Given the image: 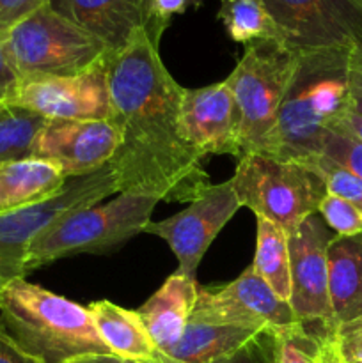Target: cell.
<instances>
[{
  "label": "cell",
  "instance_id": "obj_32",
  "mask_svg": "<svg viewBox=\"0 0 362 363\" xmlns=\"http://www.w3.org/2000/svg\"><path fill=\"white\" fill-rule=\"evenodd\" d=\"M348 108L362 116V48L351 50L348 66Z\"/></svg>",
  "mask_w": 362,
  "mask_h": 363
},
{
  "label": "cell",
  "instance_id": "obj_40",
  "mask_svg": "<svg viewBox=\"0 0 362 363\" xmlns=\"http://www.w3.org/2000/svg\"><path fill=\"white\" fill-rule=\"evenodd\" d=\"M148 362H149V363H162V362H160V358H158V353H156L155 357H153L151 360H148Z\"/></svg>",
  "mask_w": 362,
  "mask_h": 363
},
{
  "label": "cell",
  "instance_id": "obj_41",
  "mask_svg": "<svg viewBox=\"0 0 362 363\" xmlns=\"http://www.w3.org/2000/svg\"><path fill=\"white\" fill-rule=\"evenodd\" d=\"M123 363H149V362H141V360H123Z\"/></svg>",
  "mask_w": 362,
  "mask_h": 363
},
{
  "label": "cell",
  "instance_id": "obj_15",
  "mask_svg": "<svg viewBox=\"0 0 362 363\" xmlns=\"http://www.w3.org/2000/svg\"><path fill=\"white\" fill-rule=\"evenodd\" d=\"M180 130L202 158L231 155L241 158L240 116L226 82L185 89L180 108Z\"/></svg>",
  "mask_w": 362,
  "mask_h": 363
},
{
  "label": "cell",
  "instance_id": "obj_13",
  "mask_svg": "<svg viewBox=\"0 0 362 363\" xmlns=\"http://www.w3.org/2000/svg\"><path fill=\"white\" fill-rule=\"evenodd\" d=\"M229 181L212 184L187 209L160 222H149L144 233L162 238L177 259V273L195 279L206 250L240 209Z\"/></svg>",
  "mask_w": 362,
  "mask_h": 363
},
{
  "label": "cell",
  "instance_id": "obj_31",
  "mask_svg": "<svg viewBox=\"0 0 362 363\" xmlns=\"http://www.w3.org/2000/svg\"><path fill=\"white\" fill-rule=\"evenodd\" d=\"M48 2L50 0H0V34L9 32Z\"/></svg>",
  "mask_w": 362,
  "mask_h": 363
},
{
  "label": "cell",
  "instance_id": "obj_36",
  "mask_svg": "<svg viewBox=\"0 0 362 363\" xmlns=\"http://www.w3.org/2000/svg\"><path fill=\"white\" fill-rule=\"evenodd\" d=\"M329 130L339 131V133H344L348 135V137H353L355 140L362 142V116L353 112V110L346 108L332 124H330Z\"/></svg>",
  "mask_w": 362,
  "mask_h": 363
},
{
  "label": "cell",
  "instance_id": "obj_24",
  "mask_svg": "<svg viewBox=\"0 0 362 363\" xmlns=\"http://www.w3.org/2000/svg\"><path fill=\"white\" fill-rule=\"evenodd\" d=\"M48 119L18 106L0 108V163L31 158L35 137Z\"/></svg>",
  "mask_w": 362,
  "mask_h": 363
},
{
  "label": "cell",
  "instance_id": "obj_8",
  "mask_svg": "<svg viewBox=\"0 0 362 363\" xmlns=\"http://www.w3.org/2000/svg\"><path fill=\"white\" fill-rule=\"evenodd\" d=\"M119 194L110 163L98 172L71 177L62 190L38 204L0 213V291L14 280L25 279V262L35 238L60 216Z\"/></svg>",
  "mask_w": 362,
  "mask_h": 363
},
{
  "label": "cell",
  "instance_id": "obj_19",
  "mask_svg": "<svg viewBox=\"0 0 362 363\" xmlns=\"http://www.w3.org/2000/svg\"><path fill=\"white\" fill-rule=\"evenodd\" d=\"M66 181L55 163L41 158L0 163V213L48 201L62 190Z\"/></svg>",
  "mask_w": 362,
  "mask_h": 363
},
{
  "label": "cell",
  "instance_id": "obj_39",
  "mask_svg": "<svg viewBox=\"0 0 362 363\" xmlns=\"http://www.w3.org/2000/svg\"><path fill=\"white\" fill-rule=\"evenodd\" d=\"M158 358H160V362H162V363H181V362L172 360V358L165 357V354H162V353H158Z\"/></svg>",
  "mask_w": 362,
  "mask_h": 363
},
{
  "label": "cell",
  "instance_id": "obj_28",
  "mask_svg": "<svg viewBox=\"0 0 362 363\" xmlns=\"http://www.w3.org/2000/svg\"><path fill=\"white\" fill-rule=\"evenodd\" d=\"M322 155L362 177V142L353 137L327 130L322 140Z\"/></svg>",
  "mask_w": 362,
  "mask_h": 363
},
{
  "label": "cell",
  "instance_id": "obj_21",
  "mask_svg": "<svg viewBox=\"0 0 362 363\" xmlns=\"http://www.w3.org/2000/svg\"><path fill=\"white\" fill-rule=\"evenodd\" d=\"M256 333L259 332L190 319L181 339L162 354L181 363H213L240 350Z\"/></svg>",
  "mask_w": 362,
  "mask_h": 363
},
{
  "label": "cell",
  "instance_id": "obj_25",
  "mask_svg": "<svg viewBox=\"0 0 362 363\" xmlns=\"http://www.w3.org/2000/svg\"><path fill=\"white\" fill-rule=\"evenodd\" d=\"M322 337L302 325L277 332L275 363H322Z\"/></svg>",
  "mask_w": 362,
  "mask_h": 363
},
{
  "label": "cell",
  "instance_id": "obj_20",
  "mask_svg": "<svg viewBox=\"0 0 362 363\" xmlns=\"http://www.w3.org/2000/svg\"><path fill=\"white\" fill-rule=\"evenodd\" d=\"M87 308L96 332L114 354L123 360L148 362L158 353L137 311H128L109 300L92 301Z\"/></svg>",
  "mask_w": 362,
  "mask_h": 363
},
{
  "label": "cell",
  "instance_id": "obj_10",
  "mask_svg": "<svg viewBox=\"0 0 362 363\" xmlns=\"http://www.w3.org/2000/svg\"><path fill=\"white\" fill-rule=\"evenodd\" d=\"M295 52L362 48V0H261Z\"/></svg>",
  "mask_w": 362,
  "mask_h": 363
},
{
  "label": "cell",
  "instance_id": "obj_38",
  "mask_svg": "<svg viewBox=\"0 0 362 363\" xmlns=\"http://www.w3.org/2000/svg\"><path fill=\"white\" fill-rule=\"evenodd\" d=\"M67 363H123V358L117 354H87V357L77 358Z\"/></svg>",
  "mask_w": 362,
  "mask_h": 363
},
{
  "label": "cell",
  "instance_id": "obj_17",
  "mask_svg": "<svg viewBox=\"0 0 362 363\" xmlns=\"http://www.w3.org/2000/svg\"><path fill=\"white\" fill-rule=\"evenodd\" d=\"M195 279L172 273L163 286L138 308L142 323L158 353H165L185 333L197 301Z\"/></svg>",
  "mask_w": 362,
  "mask_h": 363
},
{
  "label": "cell",
  "instance_id": "obj_35",
  "mask_svg": "<svg viewBox=\"0 0 362 363\" xmlns=\"http://www.w3.org/2000/svg\"><path fill=\"white\" fill-rule=\"evenodd\" d=\"M0 363H41L25 353L4 330L0 323Z\"/></svg>",
  "mask_w": 362,
  "mask_h": 363
},
{
  "label": "cell",
  "instance_id": "obj_37",
  "mask_svg": "<svg viewBox=\"0 0 362 363\" xmlns=\"http://www.w3.org/2000/svg\"><path fill=\"white\" fill-rule=\"evenodd\" d=\"M319 360H322V363H343L336 350V344L332 340V333L322 339V354H319Z\"/></svg>",
  "mask_w": 362,
  "mask_h": 363
},
{
  "label": "cell",
  "instance_id": "obj_12",
  "mask_svg": "<svg viewBox=\"0 0 362 363\" xmlns=\"http://www.w3.org/2000/svg\"><path fill=\"white\" fill-rule=\"evenodd\" d=\"M192 321L280 332L298 325L290 301L273 293L252 264L238 279L220 287H199Z\"/></svg>",
  "mask_w": 362,
  "mask_h": 363
},
{
  "label": "cell",
  "instance_id": "obj_3",
  "mask_svg": "<svg viewBox=\"0 0 362 363\" xmlns=\"http://www.w3.org/2000/svg\"><path fill=\"white\" fill-rule=\"evenodd\" d=\"M0 323L25 353L41 363L114 354L96 332L87 307L25 279L0 291Z\"/></svg>",
  "mask_w": 362,
  "mask_h": 363
},
{
  "label": "cell",
  "instance_id": "obj_9",
  "mask_svg": "<svg viewBox=\"0 0 362 363\" xmlns=\"http://www.w3.org/2000/svg\"><path fill=\"white\" fill-rule=\"evenodd\" d=\"M336 234L318 213L307 216L287 236L290 247V305L298 325L318 337L334 333L329 298V262L327 250Z\"/></svg>",
  "mask_w": 362,
  "mask_h": 363
},
{
  "label": "cell",
  "instance_id": "obj_16",
  "mask_svg": "<svg viewBox=\"0 0 362 363\" xmlns=\"http://www.w3.org/2000/svg\"><path fill=\"white\" fill-rule=\"evenodd\" d=\"M52 9L98 38L109 53L121 52L138 30L156 46L163 32L153 16L151 0H50Z\"/></svg>",
  "mask_w": 362,
  "mask_h": 363
},
{
  "label": "cell",
  "instance_id": "obj_26",
  "mask_svg": "<svg viewBox=\"0 0 362 363\" xmlns=\"http://www.w3.org/2000/svg\"><path fill=\"white\" fill-rule=\"evenodd\" d=\"M307 165H311L322 176L329 194L344 199L362 213V177L323 155L316 156Z\"/></svg>",
  "mask_w": 362,
  "mask_h": 363
},
{
  "label": "cell",
  "instance_id": "obj_22",
  "mask_svg": "<svg viewBox=\"0 0 362 363\" xmlns=\"http://www.w3.org/2000/svg\"><path fill=\"white\" fill-rule=\"evenodd\" d=\"M252 268L272 287L277 296L290 301L291 279L287 234L275 223L265 218H258L256 254Z\"/></svg>",
  "mask_w": 362,
  "mask_h": 363
},
{
  "label": "cell",
  "instance_id": "obj_18",
  "mask_svg": "<svg viewBox=\"0 0 362 363\" xmlns=\"http://www.w3.org/2000/svg\"><path fill=\"white\" fill-rule=\"evenodd\" d=\"M334 330L362 318V234L336 236L327 250Z\"/></svg>",
  "mask_w": 362,
  "mask_h": 363
},
{
  "label": "cell",
  "instance_id": "obj_34",
  "mask_svg": "<svg viewBox=\"0 0 362 363\" xmlns=\"http://www.w3.org/2000/svg\"><path fill=\"white\" fill-rule=\"evenodd\" d=\"M153 2V16L156 25L162 32L169 27L170 20L176 14L187 13L188 9H197L202 6V0H151Z\"/></svg>",
  "mask_w": 362,
  "mask_h": 363
},
{
  "label": "cell",
  "instance_id": "obj_6",
  "mask_svg": "<svg viewBox=\"0 0 362 363\" xmlns=\"http://www.w3.org/2000/svg\"><path fill=\"white\" fill-rule=\"evenodd\" d=\"M297 55L279 41L248 43L233 73L224 80L240 116L241 156L266 151Z\"/></svg>",
  "mask_w": 362,
  "mask_h": 363
},
{
  "label": "cell",
  "instance_id": "obj_1",
  "mask_svg": "<svg viewBox=\"0 0 362 363\" xmlns=\"http://www.w3.org/2000/svg\"><path fill=\"white\" fill-rule=\"evenodd\" d=\"M112 116L119 147L110 160L119 194L148 195L156 201L192 202L212 186L202 156L180 130L181 87L158 46L138 30L121 52L106 53Z\"/></svg>",
  "mask_w": 362,
  "mask_h": 363
},
{
  "label": "cell",
  "instance_id": "obj_7",
  "mask_svg": "<svg viewBox=\"0 0 362 363\" xmlns=\"http://www.w3.org/2000/svg\"><path fill=\"white\" fill-rule=\"evenodd\" d=\"M4 38L20 78L80 74L109 53L98 38L57 13L50 4L25 18Z\"/></svg>",
  "mask_w": 362,
  "mask_h": 363
},
{
  "label": "cell",
  "instance_id": "obj_23",
  "mask_svg": "<svg viewBox=\"0 0 362 363\" xmlns=\"http://www.w3.org/2000/svg\"><path fill=\"white\" fill-rule=\"evenodd\" d=\"M219 20L234 43L248 45L254 41L284 43L283 32L261 0H220Z\"/></svg>",
  "mask_w": 362,
  "mask_h": 363
},
{
  "label": "cell",
  "instance_id": "obj_2",
  "mask_svg": "<svg viewBox=\"0 0 362 363\" xmlns=\"http://www.w3.org/2000/svg\"><path fill=\"white\" fill-rule=\"evenodd\" d=\"M350 53L341 48L298 52L263 155L302 163L322 155L323 135L348 108Z\"/></svg>",
  "mask_w": 362,
  "mask_h": 363
},
{
  "label": "cell",
  "instance_id": "obj_11",
  "mask_svg": "<svg viewBox=\"0 0 362 363\" xmlns=\"http://www.w3.org/2000/svg\"><path fill=\"white\" fill-rule=\"evenodd\" d=\"M105 57L80 74L20 78L7 105L34 112L48 121L110 119L112 105Z\"/></svg>",
  "mask_w": 362,
  "mask_h": 363
},
{
  "label": "cell",
  "instance_id": "obj_33",
  "mask_svg": "<svg viewBox=\"0 0 362 363\" xmlns=\"http://www.w3.org/2000/svg\"><path fill=\"white\" fill-rule=\"evenodd\" d=\"M18 82H20V74L7 52L6 38L4 34H0V108L7 105Z\"/></svg>",
  "mask_w": 362,
  "mask_h": 363
},
{
  "label": "cell",
  "instance_id": "obj_5",
  "mask_svg": "<svg viewBox=\"0 0 362 363\" xmlns=\"http://www.w3.org/2000/svg\"><path fill=\"white\" fill-rule=\"evenodd\" d=\"M229 183L241 208L275 223L287 236L318 213L327 195L322 176L311 165L263 152L241 156Z\"/></svg>",
  "mask_w": 362,
  "mask_h": 363
},
{
  "label": "cell",
  "instance_id": "obj_29",
  "mask_svg": "<svg viewBox=\"0 0 362 363\" xmlns=\"http://www.w3.org/2000/svg\"><path fill=\"white\" fill-rule=\"evenodd\" d=\"M277 332L263 330L234 353L213 363H275Z\"/></svg>",
  "mask_w": 362,
  "mask_h": 363
},
{
  "label": "cell",
  "instance_id": "obj_14",
  "mask_svg": "<svg viewBox=\"0 0 362 363\" xmlns=\"http://www.w3.org/2000/svg\"><path fill=\"white\" fill-rule=\"evenodd\" d=\"M119 140V130L112 119H53L35 137L32 158L55 163L67 179L89 176L109 165Z\"/></svg>",
  "mask_w": 362,
  "mask_h": 363
},
{
  "label": "cell",
  "instance_id": "obj_30",
  "mask_svg": "<svg viewBox=\"0 0 362 363\" xmlns=\"http://www.w3.org/2000/svg\"><path fill=\"white\" fill-rule=\"evenodd\" d=\"M332 340L343 363H362V318L337 326Z\"/></svg>",
  "mask_w": 362,
  "mask_h": 363
},
{
  "label": "cell",
  "instance_id": "obj_4",
  "mask_svg": "<svg viewBox=\"0 0 362 363\" xmlns=\"http://www.w3.org/2000/svg\"><path fill=\"white\" fill-rule=\"evenodd\" d=\"M156 204L155 197L123 191L106 204L87 206L60 216L31 245L25 272L31 273L73 255L116 252L144 233Z\"/></svg>",
  "mask_w": 362,
  "mask_h": 363
},
{
  "label": "cell",
  "instance_id": "obj_27",
  "mask_svg": "<svg viewBox=\"0 0 362 363\" xmlns=\"http://www.w3.org/2000/svg\"><path fill=\"white\" fill-rule=\"evenodd\" d=\"M318 215L336 236H357L362 234V213L344 199L327 191L319 202Z\"/></svg>",
  "mask_w": 362,
  "mask_h": 363
}]
</instances>
